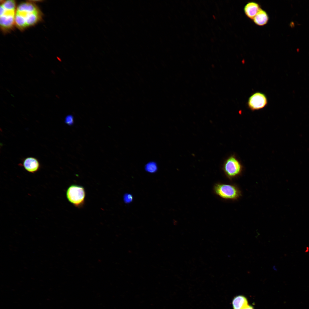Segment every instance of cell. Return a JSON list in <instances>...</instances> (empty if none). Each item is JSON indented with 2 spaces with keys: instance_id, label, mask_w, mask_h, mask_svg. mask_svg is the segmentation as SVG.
<instances>
[{
  "instance_id": "1",
  "label": "cell",
  "mask_w": 309,
  "mask_h": 309,
  "mask_svg": "<svg viewBox=\"0 0 309 309\" xmlns=\"http://www.w3.org/2000/svg\"><path fill=\"white\" fill-rule=\"evenodd\" d=\"M42 17L41 11L34 2H23L17 6L15 25L19 29L23 30L38 23Z\"/></svg>"
},
{
  "instance_id": "2",
  "label": "cell",
  "mask_w": 309,
  "mask_h": 309,
  "mask_svg": "<svg viewBox=\"0 0 309 309\" xmlns=\"http://www.w3.org/2000/svg\"><path fill=\"white\" fill-rule=\"evenodd\" d=\"M0 8V27L3 32L12 30L15 25V17L17 6L15 1L13 0L1 1Z\"/></svg>"
},
{
  "instance_id": "3",
  "label": "cell",
  "mask_w": 309,
  "mask_h": 309,
  "mask_svg": "<svg viewBox=\"0 0 309 309\" xmlns=\"http://www.w3.org/2000/svg\"><path fill=\"white\" fill-rule=\"evenodd\" d=\"M213 191L215 195L226 200H236L242 196L240 190L234 184L216 183L213 186Z\"/></svg>"
},
{
  "instance_id": "4",
  "label": "cell",
  "mask_w": 309,
  "mask_h": 309,
  "mask_svg": "<svg viewBox=\"0 0 309 309\" xmlns=\"http://www.w3.org/2000/svg\"><path fill=\"white\" fill-rule=\"evenodd\" d=\"M222 169L227 177L229 180L238 177L242 174L243 166L234 154L227 158L223 164Z\"/></svg>"
},
{
  "instance_id": "5",
  "label": "cell",
  "mask_w": 309,
  "mask_h": 309,
  "mask_svg": "<svg viewBox=\"0 0 309 309\" xmlns=\"http://www.w3.org/2000/svg\"><path fill=\"white\" fill-rule=\"evenodd\" d=\"M66 196L68 201L76 207H82L84 204L86 192L82 186L76 184L70 185L66 191Z\"/></svg>"
},
{
  "instance_id": "6",
  "label": "cell",
  "mask_w": 309,
  "mask_h": 309,
  "mask_svg": "<svg viewBox=\"0 0 309 309\" xmlns=\"http://www.w3.org/2000/svg\"><path fill=\"white\" fill-rule=\"evenodd\" d=\"M268 103L266 95L260 92H256L253 94L249 98L247 105L252 111L261 110L265 108Z\"/></svg>"
},
{
  "instance_id": "7",
  "label": "cell",
  "mask_w": 309,
  "mask_h": 309,
  "mask_svg": "<svg viewBox=\"0 0 309 309\" xmlns=\"http://www.w3.org/2000/svg\"><path fill=\"white\" fill-rule=\"evenodd\" d=\"M22 165L26 171L32 173L38 171L40 167V164L38 160L32 157L25 159L23 160Z\"/></svg>"
},
{
  "instance_id": "8",
  "label": "cell",
  "mask_w": 309,
  "mask_h": 309,
  "mask_svg": "<svg viewBox=\"0 0 309 309\" xmlns=\"http://www.w3.org/2000/svg\"><path fill=\"white\" fill-rule=\"evenodd\" d=\"M261 9L259 4L253 1L247 3L245 6L243 10L247 17L253 19Z\"/></svg>"
},
{
  "instance_id": "9",
  "label": "cell",
  "mask_w": 309,
  "mask_h": 309,
  "mask_svg": "<svg viewBox=\"0 0 309 309\" xmlns=\"http://www.w3.org/2000/svg\"><path fill=\"white\" fill-rule=\"evenodd\" d=\"M252 20L256 25L263 26L268 22L269 17L266 11L261 8Z\"/></svg>"
},
{
  "instance_id": "10",
  "label": "cell",
  "mask_w": 309,
  "mask_h": 309,
  "mask_svg": "<svg viewBox=\"0 0 309 309\" xmlns=\"http://www.w3.org/2000/svg\"><path fill=\"white\" fill-rule=\"evenodd\" d=\"M232 304L233 309H242L248 305L247 299L242 295L238 296L234 298Z\"/></svg>"
},
{
  "instance_id": "11",
  "label": "cell",
  "mask_w": 309,
  "mask_h": 309,
  "mask_svg": "<svg viewBox=\"0 0 309 309\" xmlns=\"http://www.w3.org/2000/svg\"><path fill=\"white\" fill-rule=\"evenodd\" d=\"M144 169L147 172L154 173L158 170V166L157 163L154 161H150L145 166Z\"/></svg>"
},
{
  "instance_id": "12",
  "label": "cell",
  "mask_w": 309,
  "mask_h": 309,
  "mask_svg": "<svg viewBox=\"0 0 309 309\" xmlns=\"http://www.w3.org/2000/svg\"><path fill=\"white\" fill-rule=\"evenodd\" d=\"M133 199L132 195L129 193H126L123 196V200L124 202L126 204H128L132 202Z\"/></svg>"
},
{
  "instance_id": "13",
  "label": "cell",
  "mask_w": 309,
  "mask_h": 309,
  "mask_svg": "<svg viewBox=\"0 0 309 309\" xmlns=\"http://www.w3.org/2000/svg\"><path fill=\"white\" fill-rule=\"evenodd\" d=\"M65 122L69 125H71L73 124L74 122V117L72 115H69L67 116L65 120Z\"/></svg>"
},
{
  "instance_id": "14",
  "label": "cell",
  "mask_w": 309,
  "mask_h": 309,
  "mask_svg": "<svg viewBox=\"0 0 309 309\" xmlns=\"http://www.w3.org/2000/svg\"><path fill=\"white\" fill-rule=\"evenodd\" d=\"M242 309H254V308L252 306L248 305Z\"/></svg>"
},
{
  "instance_id": "15",
  "label": "cell",
  "mask_w": 309,
  "mask_h": 309,
  "mask_svg": "<svg viewBox=\"0 0 309 309\" xmlns=\"http://www.w3.org/2000/svg\"><path fill=\"white\" fill-rule=\"evenodd\" d=\"M290 25L291 26L293 27V26L294 25V22L292 21L290 23Z\"/></svg>"
}]
</instances>
